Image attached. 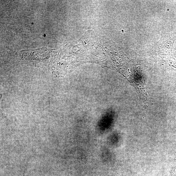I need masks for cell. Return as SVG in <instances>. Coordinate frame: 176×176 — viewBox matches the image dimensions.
I'll return each mask as SVG.
<instances>
[{"instance_id": "6da1fadb", "label": "cell", "mask_w": 176, "mask_h": 176, "mask_svg": "<svg viewBox=\"0 0 176 176\" xmlns=\"http://www.w3.org/2000/svg\"><path fill=\"white\" fill-rule=\"evenodd\" d=\"M175 168H171L169 176H176Z\"/></svg>"}]
</instances>
